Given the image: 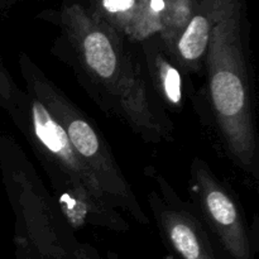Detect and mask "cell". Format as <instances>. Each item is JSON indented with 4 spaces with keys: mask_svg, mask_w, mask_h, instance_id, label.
<instances>
[{
    "mask_svg": "<svg viewBox=\"0 0 259 259\" xmlns=\"http://www.w3.org/2000/svg\"><path fill=\"white\" fill-rule=\"evenodd\" d=\"M20 67L29 94L39 100L62 126L73 151L96 177L109 204L126 210L137 222L146 224V214L100 132L29 58L22 56Z\"/></svg>",
    "mask_w": 259,
    "mask_h": 259,
    "instance_id": "3957f363",
    "label": "cell"
},
{
    "mask_svg": "<svg viewBox=\"0 0 259 259\" xmlns=\"http://www.w3.org/2000/svg\"><path fill=\"white\" fill-rule=\"evenodd\" d=\"M212 27L205 61L209 100L225 147L245 171L255 174L258 142L242 39L240 0H207Z\"/></svg>",
    "mask_w": 259,
    "mask_h": 259,
    "instance_id": "7a4b0ae2",
    "label": "cell"
},
{
    "mask_svg": "<svg viewBox=\"0 0 259 259\" xmlns=\"http://www.w3.org/2000/svg\"><path fill=\"white\" fill-rule=\"evenodd\" d=\"M139 10V0H94L91 14L121 37H131Z\"/></svg>",
    "mask_w": 259,
    "mask_h": 259,
    "instance_id": "9c48e42d",
    "label": "cell"
},
{
    "mask_svg": "<svg viewBox=\"0 0 259 259\" xmlns=\"http://www.w3.org/2000/svg\"><path fill=\"white\" fill-rule=\"evenodd\" d=\"M200 0H163L164 15L159 33L164 48L171 53L176 39L190 22Z\"/></svg>",
    "mask_w": 259,
    "mask_h": 259,
    "instance_id": "30bf717a",
    "label": "cell"
},
{
    "mask_svg": "<svg viewBox=\"0 0 259 259\" xmlns=\"http://www.w3.org/2000/svg\"><path fill=\"white\" fill-rule=\"evenodd\" d=\"M28 115L30 132L38 148L67 176V184L73 194L95 204L110 206L96 177L73 151L62 126L48 109L32 95L29 96Z\"/></svg>",
    "mask_w": 259,
    "mask_h": 259,
    "instance_id": "277c9868",
    "label": "cell"
},
{
    "mask_svg": "<svg viewBox=\"0 0 259 259\" xmlns=\"http://www.w3.org/2000/svg\"><path fill=\"white\" fill-rule=\"evenodd\" d=\"M61 23L81 66L113 99L131 128L148 142L171 141V123L154 104L141 65L121 35L80 4L63 8Z\"/></svg>",
    "mask_w": 259,
    "mask_h": 259,
    "instance_id": "6da1fadb",
    "label": "cell"
},
{
    "mask_svg": "<svg viewBox=\"0 0 259 259\" xmlns=\"http://www.w3.org/2000/svg\"><path fill=\"white\" fill-rule=\"evenodd\" d=\"M192 180L205 217L227 252L234 259H252L244 220L232 195L201 159L192 163Z\"/></svg>",
    "mask_w": 259,
    "mask_h": 259,
    "instance_id": "5b68a950",
    "label": "cell"
},
{
    "mask_svg": "<svg viewBox=\"0 0 259 259\" xmlns=\"http://www.w3.org/2000/svg\"><path fill=\"white\" fill-rule=\"evenodd\" d=\"M212 18L207 0L199 2L196 12L176 39L171 56L186 70L197 71L206 55Z\"/></svg>",
    "mask_w": 259,
    "mask_h": 259,
    "instance_id": "52a82bcc",
    "label": "cell"
},
{
    "mask_svg": "<svg viewBox=\"0 0 259 259\" xmlns=\"http://www.w3.org/2000/svg\"><path fill=\"white\" fill-rule=\"evenodd\" d=\"M146 42V40H144ZM148 72L159 98L172 109H180L184 101L182 78L179 68L157 45H144Z\"/></svg>",
    "mask_w": 259,
    "mask_h": 259,
    "instance_id": "ba28073f",
    "label": "cell"
},
{
    "mask_svg": "<svg viewBox=\"0 0 259 259\" xmlns=\"http://www.w3.org/2000/svg\"><path fill=\"white\" fill-rule=\"evenodd\" d=\"M0 99H4V100L9 99V88H8L7 80H4L3 77H0Z\"/></svg>",
    "mask_w": 259,
    "mask_h": 259,
    "instance_id": "8fae6325",
    "label": "cell"
},
{
    "mask_svg": "<svg viewBox=\"0 0 259 259\" xmlns=\"http://www.w3.org/2000/svg\"><path fill=\"white\" fill-rule=\"evenodd\" d=\"M151 205L162 233L181 259H218L209 237L196 218L181 207L151 195Z\"/></svg>",
    "mask_w": 259,
    "mask_h": 259,
    "instance_id": "8992f818",
    "label": "cell"
}]
</instances>
